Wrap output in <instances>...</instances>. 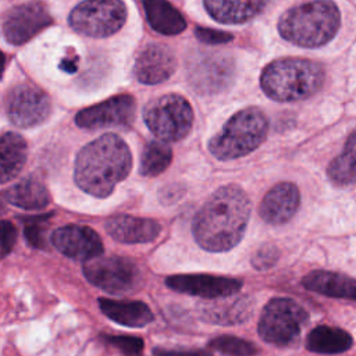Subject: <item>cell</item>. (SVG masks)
Here are the masks:
<instances>
[{
  "mask_svg": "<svg viewBox=\"0 0 356 356\" xmlns=\"http://www.w3.org/2000/svg\"><path fill=\"white\" fill-rule=\"evenodd\" d=\"M132 168L128 145L115 134H104L86 143L74 164L75 184L95 197H107Z\"/></svg>",
  "mask_w": 356,
  "mask_h": 356,
  "instance_id": "7a4b0ae2",
  "label": "cell"
},
{
  "mask_svg": "<svg viewBox=\"0 0 356 356\" xmlns=\"http://www.w3.org/2000/svg\"><path fill=\"white\" fill-rule=\"evenodd\" d=\"M250 211L249 196L241 186H221L196 213L192 222L193 238L207 252H227L243 238Z\"/></svg>",
  "mask_w": 356,
  "mask_h": 356,
  "instance_id": "6da1fadb",
  "label": "cell"
},
{
  "mask_svg": "<svg viewBox=\"0 0 356 356\" xmlns=\"http://www.w3.org/2000/svg\"><path fill=\"white\" fill-rule=\"evenodd\" d=\"M327 174L335 185L356 184V129L348 136L342 152L330 163Z\"/></svg>",
  "mask_w": 356,
  "mask_h": 356,
  "instance_id": "4316f807",
  "label": "cell"
},
{
  "mask_svg": "<svg viewBox=\"0 0 356 356\" xmlns=\"http://www.w3.org/2000/svg\"><path fill=\"white\" fill-rule=\"evenodd\" d=\"M165 285L179 293L217 299L236 295L242 288V281L214 274H177L167 277Z\"/></svg>",
  "mask_w": 356,
  "mask_h": 356,
  "instance_id": "5bb4252c",
  "label": "cell"
},
{
  "mask_svg": "<svg viewBox=\"0 0 356 356\" xmlns=\"http://www.w3.org/2000/svg\"><path fill=\"white\" fill-rule=\"evenodd\" d=\"M278 257H280V252L274 245H263L253 253L250 263L253 268L259 271H264L271 268L277 263Z\"/></svg>",
  "mask_w": 356,
  "mask_h": 356,
  "instance_id": "1f68e13d",
  "label": "cell"
},
{
  "mask_svg": "<svg viewBox=\"0 0 356 356\" xmlns=\"http://www.w3.org/2000/svg\"><path fill=\"white\" fill-rule=\"evenodd\" d=\"M209 348L224 355V356H256L259 353V348L246 339L221 335L209 341Z\"/></svg>",
  "mask_w": 356,
  "mask_h": 356,
  "instance_id": "f1b7e54d",
  "label": "cell"
},
{
  "mask_svg": "<svg viewBox=\"0 0 356 356\" xmlns=\"http://www.w3.org/2000/svg\"><path fill=\"white\" fill-rule=\"evenodd\" d=\"M3 197L13 206L24 210H40L50 203L46 185L36 177H25L3 192Z\"/></svg>",
  "mask_w": 356,
  "mask_h": 356,
  "instance_id": "603a6c76",
  "label": "cell"
},
{
  "mask_svg": "<svg viewBox=\"0 0 356 356\" xmlns=\"http://www.w3.org/2000/svg\"><path fill=\"white\" fill-rule=\"evenodd\" d=\"M253 302L249 296H224L199 305L200 317L211 324L234 325L250 318Z\"/></svg>",
  "mask_w": 356,
  "mask_h": 356,
  "instance_id": "ac0fdd59",
  "label": "cell"
},
{
  "mask_svg": "<svg viewBox=\"0 0 356 356\" xmlns=\"http://www.w3.org/2000/svg\"><path fill=\"white\" fill-rule=\"evenodd\" d=\"M149 25L161 35H178L186 28L182 14L167 0H142Z\"/></svg>",
  "mask_w": 356,
  "mask_h": 356,
  "instance_id": "cb8c5ba5",
  "label": "cell"
},
{
  "mask_svg": "<svg viewBox=\"0 0 356 356\" xmlns=\"http://www.w3.org/2000/svg\"><path fill=\"white\" fill-rule=\"evenodd\" d=\"M97 303L106 317L125 327L140 328L153 320L150 307L140 300H114L99 298Z\"/></svg>",
  "mask_w": 356,
  "mask_h": 356,
  "instance_id": "7402d4cb",
  "label": "cell"
},
{
  "mask_svg": "<svg viewBox=\"0 0 356 356\" xmlns=\"http://www.w3.org/2000/svg\"><path fill=\"white\" fill-rule=\"evenodd\" d=\"M300 193L295 184L280 182L274 185L263 197L259 206L260 217L268 224H284L298 211Z\"/></svg>",
  "mask_w": 356,
  "mask_h": 356,
  "instance_id": "e0dca14e",
  "label": "cell"
},
{
  "mask_svg": "<svg viewBox=\"0 0 356 356\" xmlns=\"http://www.w3.org/2000/svg\"><path fill=\"white\" fill-rule=\"evenodd\" d=\"M196 38L207 44H221V43H228L234 39V36L228 32L224 31H217V29H210V28H196L195 29Z\"/></svg>",
  "mask_w": 356,
  "mask_h": 356,
  "instance_id": "d6a6232c",
  "label": "cell"
},
{
  "mask_svg": "<svg viewBox=\"0 0 356 356\" xmlns=\"http://www.w3.org/2000/svg\"><path fill=\"white\" fill-rule=\"evenodd\" d=\"M270 0H203L209 15L221 24H243L259 15Z\"/></svg>",
  "mask_w": 356,
  "mask_h": 356,
  "instance_id": "ffe728a7",
  "label": "cell"
},
{
  "mask_svg": "<svg viewBox=\"0 0 356 356\" xmlns=\"http://www.w3.org/2000/svg\"><path fill=\"white\" fill-rule=\"evenodd\" d=\"M127 21L122 0H85L75 6L68 17L70 26L89 38H107L117 33Z\"/></svg>",
  "mask_w": 356,
  "mask_h": 356,
  "instance_id": "ba28073f",
  "label": "cell"
},
{
  "mask_svg": "<svg viewBox=\"0 0 356 356\" xmlns=\"http://www.w3.org/2000/svg\"><path fill=\"white\" fill-rule=\"evenodd\" d=\"M353 341L349 332L338 327L317 325L306 337V348L320 355H338L350 349Z\"/></svg>",
  "mask_w": 356,
  "mask_h": 356,
  "instance_id": "d4e9b609",
  "label": "cell"
},
{
  "mask_svg": "<svg viewBox=\"0 0 356 356\" xmlns=\"http://www.w3.org/2000/svg\"><path fill=\"white\" fill-rule=\"evenodd\" d=\"M135 111L136 102L131 95H117L81 110L75 115V124L85 129L128 127L135 120Z\"/></svg>",
  "mask_w": 356,
  "mask_h": 356,
  "instance_id": "4fadbf2b",
  "label": "cell"
},
{
  "mask_svg": "<svg viewBox=\"0 0 356 356\" xmlns=\"http://www.w3.org/2000/svg\"><path fill=\"white\" fill-rule=\"evenodd\" d=\"M50 241L64 256L85 263L100 257L103 253V243L99 234L86 225H63L53 231Z\"/></svg>",
  "mask_w": 356,
  "mask_h": 356,
  "instance_id": "9a60e30c",
  "label": "cell"
},
{
  "mask_svg": "<svg viewBox=\"0 0 356 356\" xmlns=\"http://www.w3.org/2000/svg\"><path fill=\"white\" fill-rule=\"evenodd\" d=\"M107 234L122 243H146L154 241L161 225L152 218L120 214L108 218L104 224Z\"/></svg>",
  "mask_w": 356,
  "mask_h": 356,
  "instance_id": "d6986e66",
  "label": "cell"
},
{
  "mask_svg": "<svg viewBox=\"0 0 356 356\" xmlns=\"http://www.w3.org/2000/svg\"><path fill=\"white\" fill-rule=\"evenodd\" d=\"M341 14L331 0H313L286 10L278 19L282 39L300 47H320L338 32Z\"/></svg>",
  "mask_w": 356,
  "mask_h": 356,
  "instance_id": "3957f363",
  "label": "cell"
},
{
  "mask_svg": "<svg viewBox=\"0 0 356 356\" xmlns=\"http://www.w3.org/2000/svg\"><path fill=\"white\" fill-rule=\"evenodd\" d=\"M102 339L118 349L124 356H142L143 341L132 335H102Z\"/></svg>",
  "mask_w": 356,
  "mask_h": 356,
  "instance_id": "f546056e",
  "label": "cell"
},
{
  "mask_svg": "<svg viewBox=\"0 0 356 356\" xmlns=\"http://www.w3.org/2000/svg\"><path fill=\"white\" fill-rule=\"evenodd\" d=\"M177 70L174 51L161 43L145 46L136 57L134 72L139 82L145 85H157L172 76Z\"/></svg>",
  "mask_w": 356,
  "mask_h": 356,
  "instance_id": "2e32d148",
  "label": "cell"
},
{
  "mask_svg": "<svg viewBox=\"0 0 356 356\" xmlns=\"http://www.w3.org/2000/svg\"><path fill=\"white\" fill-rule=\"evenodd\" d=\"M321 64L298 57L268 63L260 75V86L275 102H299L317 93L324 83Z\"/></svg>",
  "mask_w": 356,
  "mask_h": 356,
  "instance_id": "277c9868",
  "label": "cell"
},
{
  "mask_svg": "<svg viewBox=\"0 0 356 356\" xmlns=\"http://www.w3.org/2000/svg\"><path fill=\"white\" fill-rule=\"evenodd\" d=\"M50 217V214L47 216H38V217H32L28 218L25 222V238L28 241V243L33 248L38 249H43L46 246V238H44V232H46V227H44V221Z\"/></svg>",
  "mask_w": 356,
  "mask_h": 356,
  "instance_id": "4dcf8cb0",
  "label": "cell"
},
{
  "mask_svg": "<svg viewBox=\"0 0 356 356\" xmlns=\"http://www.w3.org/2000/svg\"><path fill=\"white\" fill-rule=\"evenodd\" d=\"M51 111L49 96L33 85H18L6 97V113L18 128H33L44 122Z\"/></svg>",
  "mask_w": 356,
  "mask_h": 356,
  "instance_id": "8fae6325",
  "label": "cell"
},
{
  "mask_svg": "<svg viewBox=\"0 0 356 356\" xmlns=\"http://www.w3.org/2000/svg\"><path fill=\"white\" fill-rule=\"evenodd\" d=\"M143 121L159 140L177 142L189 134L193 124V110L184 96L168 93L146 104Z\"/></svg>",
  "mask_w": 356,
  "mask_h": 356,
  "instance_id": "8992f818",
  "label": "cell"
},
{
  "mask_svg": "<svg viewBox=\"0 0 356 356\" xmlns=\"http://www.w3.org/2000/svg\"><path fill=\"white\" fill-rule=\"evenodd\" d=\"M1 154V184H7L15 178L22 167L25 165L28 157V145L25 139L17 132H6L0 142Z\"/></svg>",
  "mask_w": 356,
  "mask_h": 356,
  "instance_id": "484cf974",
  "label": "cell"
},
{
  "mask_svg": "<svg viewBox=\"0 0 356 356\" xmlns=\"http://www.w3.org/2000/svg\"><path fill=\"white\" fill-rule=\"evenodd\" d=\"M307 320V312L298 302L289 298H274L261 312L259 335L268 343L286 346L299 338Z\"/></svg>",
  "mask_w": 356,
  "mask_h": 356,
  "instance_id": "52a82bcc",
  "label": "cell"
},
{
  "mask_svg": "<svg viewBox=\"0 0 356 356\" xmlns=\"http://www.w3.org/2000/svg\"><path fill=\"white\" fill-rule=\"evenodd\" d=\"M153 356H211L210 352L203 349H165L154 348Z\"/></svg>",
  "mask_w": 356,
  "mask_h": 356,
  "instance_id": "e575fe53",
  "label": "cell"
},
{
  "mask_svg": "<svg viewBox=\"0 0 356 356\" xmlns=\"http://www.w3.org/2000/svg\"><path fill=\"white\" fill-rule=\"evenodd\" d=\"M302 285L324 296L356 300V280L341 273L314 270L305 275Z\"/></svg>",
  "mask_w": 356,
  "mask_h": 356,
  "instance_id": "44dd1931",
  "label": "cell"
},
{
  "mask_svg": "<svg viewBox=\"0 0 356 356\" xmlns=\"http://www.w3.org/2000/svg\"><path fill=\"white\" fill-rule=\"evenodd\" d=\"M268 120L257 107L236 111L209 142V152L218 160H235L256 150L266 139Z\"/></svg>",
  "mask_w": 356,
  "mask_h": 356,
  "instance_id": "5b68a950",
  "label": "cell"
},
{
  "mask_svg": "<svg viewBox=\"0 0 356 356\" xmlns=\"http://www.w3.org/2000/svg\"><path fill=\"white\" fill-rule=\"evenodd\" d=\"M17 242V229L15 227L4 220L1 222V257H6L14 248Z\"/></svg>",
  "mask_w": 356,
  "mask_h": 356,
  "instance_id": "836d02e7",
  "label": "cell"
},
{
  "mask_svg": "<svg viewBox=\"0 0 356 356\" xmlns=\"http://www.w3.org/2000/svg\"><path fill=\"white\" fill-rule=\"evenodd\" d=\"M53 22L42 1H28L10 8L3 18V35L11 44H22Z\"/></svg>",
  "mask_w": 356,
  "mask_h": 356,
  "instance_id": "7c38bea8",
  "label": "cell"
},
{
  "mask_svg": "<svg viewBox=\"0 0 356 356\" xmlns=\"http://www.w3.org/2000/svg\"><path fill=\"white\" fill-rule=\"evenodd\" d=\"M186 78L199 95L225 92L235 78V63L224 53L196 51L186 63Z\"/></svg>",
  "mask_w": 356,
  "mask_h": 356,
  "instance_id": "9c48e42d",
  "label": "cell"
},
{
  "mask_svg": "<svg viewBox=\"0 0 356 356\" xmlns=\"http://www.w3.org/2000/svg\"><path fill=\"white\" fill-rule=\"evenodd\" d=\"M172 160V150L163 140H150L143 147L139 171L145 177L160 175Z\"/></svg>",
  "mask_w": 356,
  "mask_h": 356,
  "instance_id": "83f0119b",
  "label": "cell"
},
{
  "mask_svg": "<svg viewBox=\"0 0 356 356\" xmlns=\"http://www.w3.org/2000/svg\"><path fill=\"white\" fill-rule=\"evenodd\" d=\"M85 278L95 286L108 293H128L142 284V275L136 264L121 256L96 257L83 264Z\"/></svg>",
  "mask_w": 356,
  "mask_h": 356,
  "instance_id": "30bf717a",
  "label": "cell"
}]
</instances>
